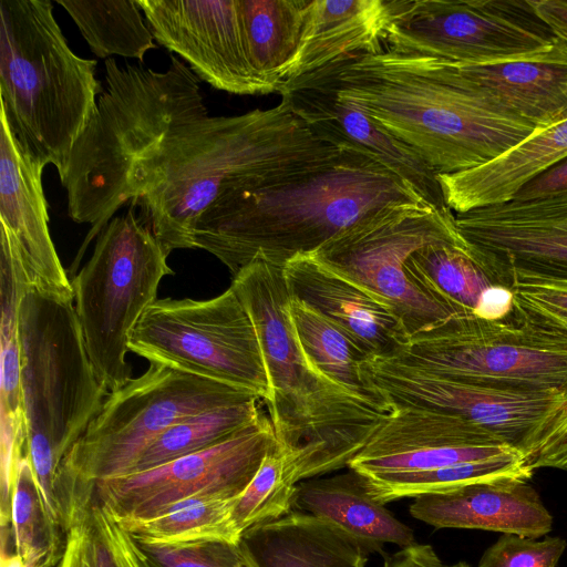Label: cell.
Instances as JSON below:
<instances>
[{
    "label": "cell",
    "instance_id": "1",
    "mask_svg": "<svg viewBox=\"0 0 567 567\" xmlns=\"http://www.w3.org/2000/svg\"><path fill=\"white\" fill-rule=\"evenodd\" d=\"M342 148L319 137L284 101L240 115H208L172 130L135 163L126 199L140 203L169 255L194 248L198 218L224 193L299 178L332 163Z\"/></svg>",
    "mask_w": 567,
    "mask_h": 567
},
{
    "label": "cell",
    "instance_id": "2",
    "mask_svg": "<svg viewBox=\"0 0 567 567\" xmlns=\"http://www.w3.org/2000/svg\"><path fill=\"white\" fill-rule=\"evenodd\" d=\"M410 146L436 174L482 166L536 128L471 89L455 65L389 49L341 56L312 71Z\"/></svg>",
    "mask_w": 567,
    "mask_h": 567
},
{
    "label": "cell",
    "instance_id": "3",
    "mask_svg": "<svg viewBox=\"0 0 567 567\" xmlns=\"http://www.w3.org/2000/svg\"><path fill=\"white\" fill-rule=\"evenodd\" d=\"M424 203L382 164L343 147L317 172L220 195L198 218L194 248L215 256L234 277L257 257L284 267L385 209Z\"/></svg>",
    "mask_w": 567,
    "mask_h": 567
},
{
    "label": "cell",
    "instance_id": "4",
    "mask_svg": "<svg viewBox=\"0 0 567 567\" xmlns=\"http://www.w3.org/2000/svg\"><path fill=\"white\" fill-rule=\"evenodd\" d=\"M270 386L265 403L292 484L343 467L392 414L350 394L309 360L292 324L284 267L255 258L234 277Z\"/></svg>",
    "mask_w": 567,
    "mask_h": 567
},
{
    "label": "cell",
    "instance_id": "5",
    "mask_svg": "<svg viewBox=\"0 0 567 567\" xmlns=\"http://www.w3.org/2000/svg\"><path fill=\"white\" fill-rule=\"evenodd\" d=\"M106 87L74 143L61 184L69 216L91 228L75 259L127 203L135 163L168 133L208 116L199 79L176 55L164 72L143 64L104 62Z\"/></svg>",
    "mask_w": 567,
    "mask_h": 567
},
{
    "label": "cell",
    "instance_id": "6",
    "mask_svg": "<svg viewBox=\"0 0 567 567\" xmlns=\"http://www.w3.org/2000/svg\"><path fill=\"white\" fill-rule=\"evenodd\" d=\"M96 65L71 50L52 1L0 0V112L22 148L60 179L102 93Z\"/></svg>",
    "mask_w": 567,
    "mask_h": 567
},
{
    "label": "cell",
    "instance_id": "7",
    "mask_svg": "<svg viewBox=\"0 0 567 567\" xmlns=\"http://www.w3.org/2000/svg\"><path fill=\"white\" fill-rule=\"evenodd\" d=\"M27 454L50 516L60 513L65 458L109 392L91 364L73 296L30 287L19 316Z\"/></svg>",
    "mask_w": 567,
    "mask_h": 567
},
{
    "label": "cell",
    "instance_id": "8",
    "mask_svg": "<svg viewBox=\"0 0 567 567\" xmlns=\"http://www.w3.org/2000/svg\"><path fill=\"white\" fill-rule=\"evenodd\" d=\"M167 257L150 226L130 209L101 230L89 261L71 280L85 348L107 392L132 378L130 337L157 300L162 279L174 274Z\"/></svg>",
    "mask_w": 567,
    "mask_h": 567
},
{
    "label": "cell",
    "instance_id": "9",
    "mask_svg": "<svg viewBox=\"0 0 567 567\" xmlns=\"http://www.w3.org/2000/svg\"><path fill=\"white\" fill-rule=\"evenodd\" d=\"M252 399L259 398L151 362L142 375L109 392L65 463L91 485L128 474L146 447L174 424L204 411Z\"/></svg>",
    "mask_w": 567,
    "mask_h": 567
},
{
    "label": "cell",
    "instance_id": "10",
    "mask_svg": "<svg viewBox=\"0 0 567 567\" xmlns=\"http://www.w3.org/2000/svg\"><path fill=\"white\" fill-rule=\"evenodd\" d=\"M386 49L455 65L563 58L533 0H388Z\"/></svg>",
    "mask_w": 567,
    "mask_h": 567
},
{
    "label": "cell",
    "instance_id": "11",
    "mask_svg": "<svg viewBox=\"0 0 567 567\" xmlns=\"http://www.w3.org/2000/svg\"><path fill=\"white\" fill-rule=\"evenodd\" d=\"M464 240L449 207L410 204L355 225L313 255L384 300L412 337L452 317L472 313L427 291L405 266L420 248Z\"/></svg>",
    "mask_w": 567,
    "mask_h": 567
},
{
    "label": "cell",
    "instance_id": "12",
    "mask_svg": "<svg viewBox=\"0 0 567 567\" xmlns=\"http://www.w3.org/2000/svg\"><path fill=\"white\" fill-rule=\"evenodd\" d=\"M128 349L150 363L249 391L264 403L270 396L255 324L231 287L206 300L157 299L133 329Z\"/></svg>",
    "mask_w": 567,
    "mask_h": 567
},
{
    "label": "cell",
    "instance_id": "13",
    "mask_svg": "<svg viewBox=\"0 0 567 567\" xmlns=\"http://www.w3.org/2000/svg\"><path fill=\"white\" fill-rule=\"evenodd\" d=\"M399 363L457 381L520 390L567 389V339L512 317H452L410 337Z\"/></svg>",
    "mask_w": 567,
    "mask_h": 567
},
{
    "label": "cell",
    "instance_id": "14",
    "mask_svg": "<svg viewBox=\"0 0 567 567\" xmlns=\"http://www.w3.org/2000/svg\"><path fill=\"white\" fill-rule=\"evenodd\" d=\"M361 370L367 384L391 411L427 410L462 417L520 452L526 461L567 394V389L520 390L468 383L383 358H369Z\"/></svg>",
    "mask_w": 567,
    "mask_h": 567
},
{
    "label": "cell",
    "instance_id": "15",
    "mask_svg": "<svg viewBox=\"0 0 567 567\" xmlns=\"http://www.w3.org/2000/svg\"><path fill=\"white\" fill-rule=\"evenodd\" d=\"M277 445L269 415L228 440L162 465L95 483V498L114 519H142L196 495L237 497Z\"/></svg>",
    "mask_w": 567,
    "mask_h": 567
},
{
    "label": "cell",
    "instance_id": "16",
    "mask_svg": "<svg viewBox=\"0 0 567 567\" xmlns=\"http://www.w3.org/2000/svg\"><path fill=\"white\" fill-rule=\"evenodd\" d=\"M456 225L496 285L515 278L567 281V196L455 214Z\"/></svg>",
    "mask_w": 567,
    "mask_h": 567
},
{
    "label": "cell",
    "instance_id": "17",
    "mask_svg": "<svg viewBox=\"0 0 567 567\" xmlns=\"http://www.w3.org/2000/svg\"><path fill=\"white\" fill-rule=\"evenodd\" d=\"M157 44L200 80L237 95L278 93L254 70L239 0H136Z\"/></svg>",
    "mask_w": 567,
    "mask_h": 567
},
{
    "label": "cell",
    "instance_id": "18",
    "mask_svg": "<svg viewBox=\"0 0 567 567\" xmlns=\"http://www.w3.org/2000/svg\"><path fill=\"white\" fill-rule=\"evenodd\" d=\"M279 94L322 140L362 152L414 187L437 209L447 207L437 175L406 144L384 132L316 72L284 82Z\"/></svg>",
    "mask_w": 567,
    "mask_h": 567
},
{
    "label": "cell",
    "instance_id": "19",
    "mask_svg": "<svg viewBox=\"0 0 567 567\" xmlns=\"http://www.w3.org/2000/svg\"><path fill=\"white\" fill-rule=\"evenodd\" d=\"M44 167L22 148L0 112V238L20 258L32 287L73 296L50 235Z\"/></svg>",
    "mask_w": 567,
    "mask_h": 567
},
{
    "label": "cell",
    "instance_id": "20",
    "mask_svg": "<svg viewBox=\"0 0 567 567\" xmlns=\"http://www.w3.org/2000/svg\"><path fill=\"white\" fill-rule=\"evenodd\" d=\"M290 298L338 327L372 358L396 357L410 341L389 305L313 254L299 255L284 266Z\"/></svg>",
    "mask_w": 567,
    "mask_h": 567
},
{
    "label": "cell",
    "instance_id": "21",
    "mask_svg": "<svg viewBox=\"0 0 567 567\" xmlns=\"http://www.w3.org/2000/svg\"><path fill=\"white\" fill-rule=\"evenodd\" d=\"M410 514L435 528H465L540 538L553 516L525 480H501L414 497Z\"/></svg>",
    "mask_w": 567,
    "mask_h": 567
},
{
    "label": "cell",
    "instance_id": "22",
    "mask_svg": "<svg viewBox=\"0 0 567 567\" xmlns=\"http://www.w3.org/2000/svg\"><path fill=\"white\" fill-rule=\"evenodd\" d=\"M567 157V117L536 130L497 158L461 173L437 175L455 214L513 200L530 179Z\"/></svg>",
    "mask_w": 567,
    "mask_h": 567
},
{
    "label": "cell",
    "instance_id": "23",
    "mask_svg": "<svg viewBox=\"0 0 567 567\" xmlns=\"http://www.w3.org/2000/svg\"><path fill=\"white\" fill-rule=\"evenodd\" d=\"M455 68L471 89L536 130L547 127L567 114V59H529Z\"/></svg>",
    "mask_w": 567,
    "mask_h": 567
},
{
    "label": "cell",
    "instance_id": "24",
    "mask_svg": "<svg viewBox=\"0 0 567 567\" xmlns=\"http://www.w3.org/2000/svg\"><path fill=\"white\" fill-rule=\"evenodd\" d=\"M388 0L308 1L300 42L286 81L353 53L385 49Z\"/></svg>",
    "mask_w": 567,
    "mask_h": 567
},
{
    "label": "cell",
    "instance_id": "25",
    "mask_svg": "<svg viewBox=\"0 0 567 567\" xmlns=\"http://www.w3.org/2000/svg\"><path fill=\"white\" fill-rule=\"evenodd\" d=\"M241 543L257 567H365L370 556L338 525L300 511L248 528Z\"/></svg>",
    "mask_w": 567,
    "mask_h": 567
},
{
    "label": "cell",
    "instance_id": "26",
    "mask_svg": "<svg viewBox=\"0 0 567 567\" xmlns=\"http://www.w3.org/2000/svg\"><path fill=\"white\" fill-rule=\"evenodd\" d=\"M293 511L338 525L358 539L370 555H384V544L400 548L415 544L413 530L374 499L364 476L351 468L334 476L298 483Z\"/></svg>",
    "mask_w": 567,
    "mask_h": 567
},
{
    "label": "cell",
    "instance_id": "27",
    "mask_svg": "<svg viewBox=\"0 0 567 567\" xmlns=\"http://www.w3.org/2000/svg\"><path fill=\"white\" fill-rule=\"evenodd\" d=\"M0 243V436L25 439L19 316L31 282L16 251L7 241Z\"/></svg>",
    "mask_w": 567,
    "mask_h": 567
},
{
    "label": "cell",
    "instance_id": "28",
    "mask_svg": "<svg viewBox=\"0 0 567 567\" xmlns=\"http://www.w3.org/2000/svg\"><path fill=\"white\" fill-rule=\"evenodd\" d=\"M308 0H239L250 63L278 93L300 42Z\"/></svg>",
    "mask_w": 567,
    "mask_h": 567
},
{
    "label": "cell",
    "instance_id": "29",
    "mask_svg": "<svg viewBox=\"0 0 567 567\" xmlns=\"http://www.w3.org/2000/svg\"><path fill=\"white\" fill-rule=\"evenodd\" d=\"M289 312L299 342L316 368L355 398L392 413L363 379L362 364L372 357L362 347L297 299L290 298Z\"/></svg>",
    "mask_w": 567,
    "mask_h": 567
},
{
    "label": "cell",
    "instance_id": "30",
    "mask_svg": "<svg viewBox=\"0 0 567 567\" xmlns=\"http://www.w3.org/2000/svg\"><path fill=\"white\" fill-rule=\"evenodd\" d=\"M237 497L196 495L179 499L147 518L116 523L138 540L175 544L204 539L241 542L231 519Z\"/></svg>",
    "mask_w": 567,
    "mask_h": 567
},
{
    "label": "cell",
    "instance_id": "31",
    "mask_svg": "<svg viewBox=\"0 0 567 567\" xmlns=\"http://www.w3.org/2000/svg\"><path fill=\"white\" fill-rule=\"evenodd\" d=\"M534 470L520 453L470 461L433 470L363 475L372 497L381 504L426 493L456 489L501 480L533 477Z\"/></svg>",
    "mask_w": 567,
    "mask_h": 567
},
{
    "label": "cell",
    "instance_id": "32",
    "mask_svg": "<svg viewBox=\"0 0 567 567\" xmlns=\"http://www.w3.org/2000/svg\"><path fill=\"white\" fill-rule=\"evenodd\" d=\"M72 18L91 51L100 59L111 55L143 63L147 51L156 49L136 0H55Z\"/></svg>",
    "mask_w": 567,
    "mask_h": 567
},
{
    "label": "cell",
    "instance_id": "33",
    "mask_svg": "<svg viewBox=\"0 0 567 567\" xmlns=\"http://www.w3.org/2000/svg\"><path fill=\"white\" fill-rule=\"evenodd\" d=\"M405 266L427 291L472 313L483 292L496 285L466 240L420 248L408 258Z\"/></svg>",
    "mask_w": 567,
    "mask_h": 567
},
{
    "label": "cell",
    "instance_id": "34",
    "mask_svg": "<svg viewBox=\"0 0 567 567\" xmlns=\"http://www.w3.org/2000/svg\"><path fill=\"white\" fill-rule=\"evenodd\" d=\"M259 399L218 406L192 415L157 436L131 471H145L215 446L255 422L262 413Z\"/></svg>",
    "mask_w": 567,
    "mask_h": 567
},
{
    "label": "cell",
    "instance_id": "35",
    "mask_svg": "<svg viewBox=\"0 0 567 567\" xmlns=\"http://www.w3.org/2000/svg\"><path fill=\"white\" fill-rule=\"evenodd\" d=\"M11 529L16 553L27 566L52 567L60 563L64 550L62 528L45 508L28 455L21 458L17 471Z\"/></svg>",
    "mask_w": 567,
    "mask_h": 567
},
{
    "label": "cell",
    "instance_id": "36",
    "mask_svg": "<svg viewBox=\"0 0 567 567\" xmlns=\"http://www.w3.org/2000/svg\"><path fill=\"white\" fill-rule=\"evenodd\" d=\"M296 486L286 478L285 458L277 443L235 499L231 519L239 534L292 512Z\"/></svg>",
    "mask_w": 567,
    "mask_h": 567
},
{
    "label": "cell",
    "instance_id": "37",
    "mask_svg": "<svg viewBox=\"0 0 567 567\" xmlns=\"http://www.w3.org/2000/svg\"><path fill=\"white\" fill-rule=\"evenodd\" d=\"M116 522L96 498L65 533L58 567H125L115 538Z\"/></svg>",
    "mask_w": 567,
    "mask_h": 567
},
{
    "label": "cell",
    "instance_id": "38",
    "mask_svg": "<svg viewBox=\"0 0 567 567\" xmlns=\"http://www.w3.org/2000/svg\"><path fill=\"white\" fill-rule=\"evenodd\" d=\"M512 317L567 339V281L515 278Z\"/></svg>",
    "mask_w": 567,
    "mask_h": 567
},
{
    "label": "cell",
    "instance_id": "39",
    "mask_svg": "<svg viewBox=\"0 0 567 567\" xmlns=\"http://www.w3.org/2000/svg\"><path fill=\"white\" fill-rule=\"evenodd\" d=\"M134 540L152 567H257L241 542L204 539L162 544Z\"/></svg>",
    "mask_w": 567,
    "mask_h": 567
},
{
    "label": "cell",
    "instance_id": "40",
    "mask_svg": "<svg viewBox=\"0 0 567 567\" xmlns=\"http://www.w3.org/2000/svg\"><path fill=\"white\" fill-rule=\"evenodd\" d=\"M566 548V539L558 536L502 534L483 553L477 567H557Z\"/></svg>",
    "mask_w": 567,
    "mask_h": 567
},
{
    "label": "cell",
    "instance_id": "41",
    "mask_svg": "<svg viewBox=\"0 0 567 567\" xmlns=\"http://www.w3.org/2000/svg\"><path fill=\"white\" fill-rule=\"evenodd\" d=\"M527 464L537 468H556L567 472V394L563 405L540 433Z\"/></svg>",
    "mask_w": 567,
    "mask_h": 567
},
{
    "label": "cell",
    "instance_id": "42",
    "mask_svg": "<svg viewBox=\"0 0 567 567\" xmlns=\"http://www.w3.org/2000/svg\"><path fill=\"white\" fill-rule=\"evenodd\" d=\"M567 196V157L526 183L513 200L528 202Z\"/></svg>",
    "mask_w": 567,
    "mask_h": 567
},
{
    "label": "cell",
    "instance_id": "43",
    "mask_svg": "<svg viewBox=\"0 0 567 567\" xmlns=\"http://www.w3.org/2000/svg\"><path fill=\"white\" fill-rule=\"evenodd\" d=\"M383 556V567H471L466 561L447 565L432 546L416 543L392 555Z\"/></svg>",
    "mask_w": 567,
    "mask_h": 567
},
{
    "label": "cell",
    "instance_id": "44",
    "mask_svg": "<svg viewBox=\"0 0 567 567\" xmlns=\"http://www.w3.org/2000/svg\"><path fill=\"white\" fill-rule=\"evenodd\" d=\"M513 306V290L502 285H493L483 292L474 315L486 320H505L509 318Z\"/></svg>",
    "mask_w": 567,
    "mask_h": 567
},
{
    "label": "cell",
    "instance_id": "45",
    "mask_svg": "<svg viewBox=\"0 0 567 567\" xmlns=\"http://www.w3.org/2000/svg\"><path fill=\"white\" fill-rule=\"evenodd\" d=\"M533 6L554 35L567 47V0H533Z\"/></svg>",
    "mask_w": 567,
    "mask_h": 567
},
{
    "label": "cell",
    "instance_id": "46",
    "mask_svg": "<svg viewBox=\"0 0 567 567\" xmlns=\"http://www.w3.org/2000/svg\"><path fill=\"white\" fill-rule=\"evenodd\" d=\"M24 567H29V566L24 565Z\"/></svg>",
    "mask_w": 567,
    "mask_h": 567
},
{
    "label": "cell",
    "instance_id": "47",
    "mask_svg": "<svg viewBox=\"0 0 567 567\" xmlns=\"http://www.w3.org/2000/svg\"><path fill=\"white\" fill-rule=\"evenodd\" d=\"M565 117H567V114H566V116H565ZM565 117H564V118H565Z\"/></svg>",
    "mask_w": 567,
    "mask_h": 567
}]
</instances>
